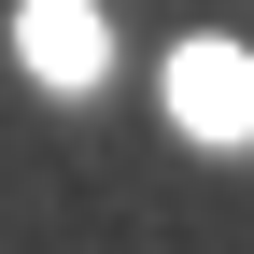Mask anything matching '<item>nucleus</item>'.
Returning <instances> with one entry per match:
<instances>
[{
	"instance_id": "obj_1",
	"label": "nucleus",
	"mask_w": 254,
	"mask_h": 254,
	"mask_svg": "<svg viewBox=\"0 0 254 254\" xmlns=\"http://www.w3.org/2000/svg\"><path fill=\"white\" fill-rule=\"evenodd\" d=\"M170 127L184 141H254V57L240 43H184L170 57Z\"/></svg>"
},
{
	"instance_id": "obj_2",
	"label": "nucleus",
	"mask_w": 254,
	"mask_h": 254,
	"mask_svg": "<svg viewBox=\"0 0 254 254\" xmlns=\"http://www.w3.org/2000/svg\"><path fill=\"white\" fill-rule=\"evenodd\" d=\"M14 57H28L43 85H99V71H113V28L85 14V0H28V14H14Z\"/></svg>"
}]
</instances>
